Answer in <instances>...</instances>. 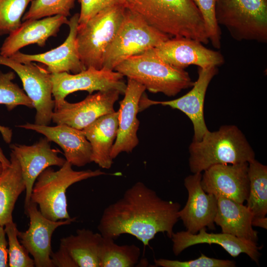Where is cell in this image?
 <instances>
[{"label":"cell","instance_id":"obj_13","mask_svg":"<svg viewBox=\"0 0 267 267\" xmlns=\"http://www.w3.org/2000/svg\"><path fill=\"white\" fill-rule=\"evenodd\" d=\"M120 94L116 90L99 91L77 103L65 100L54 107L52 121L82 130L101 116L115 112L114 104Z\"/></svg>","mask_w":267,"mask_h":267},{"label":"cell","instance_id":"obj_22","mask_svg":"<svg viewBox=\"0 0 267 267\" xmlns=\"http://www.w3.org/2000/svg\"><path fill=\"white\" fill-rule=\"evenodd\" d=\"M67 17L56 15L39 19L27 20L11 33L0 48V54L10 57L27 45L37 44L43 47L47 39L56 36L63 24H68Z\"/></svg>","mask_w":267,"mask_h":267},{"label":"cell","instance_id":"obj_16","mask_svg":"<svg viewBox=\"0 0 267 267\" xmlns=\"http://www.w3.org/2000/svg\"><path fill=\"white\" fill-rule=\"evenodd\" d=\"M202 173H194L186 177L184 185L188 192L184 207L178 212L186 231L197 233L201 229H215V219L218 208V198L206 193L202 188Z\"/></svg>","mask_w":267,"mask_h":267},{"label":"cell","instance_id":"obj_9","mask_svg":"<svg viewBox=\"0 0 267 267\" xmlns=\"http://www.w3.org/2000/svg\"><path fill=\"white\" fill-rule=\"evenodd\" d=\"M0 65L12 69L21 79L24 89L36 110L35 124L48 125L55 106L52 98L51 73L32 62L22 63L0 54Z\"/></svg>","mask_w":267,"mask_h":267},{"label":"cell","instance_id":"obj_7","mask_svg":"<svg viewBox=\"0 0 267 267\" xmlns=\"http://www.w3.org/2000/svg\"><path fill=\"white\" fill-rule=\"evenodd\" d=\"M216 15L233 39L267 43V0H216Z\"/></svg>","mask_w":267,"mask_h":267},{"label":"cell","instance_id":"obj_35","mask_svg":"<svg viewBox=\"0 0 267 267\" xmlns=\"http://www.w3.org/2000/svg\"><path fill=\"white\" fill-rule=\"evenodd\" d=\"M81 5L78 27L84 26L92 17L103 9L115 5H124V0H78Z\"/></svg>","mask_w":267,"mask_h":267},{"label":"cell","instance_id":"obj_34","mask_svg":"<svg viewBox=\"0 0 267 267\" xmlns=\"http://www.w3.org/2000/svg\"><path fill=\"white\" fill-rule=\"evenodd\" d=\"M156 267H234L235 262L228 260L211 258L201 254L197 259L180 261L165 259H155Z\"/></svg>","mask_w":267,"mask_h":267},{"label":"cell","instance_id":"obj_3","mask_svg":"<svg viewBox=\"0 0 267 267\" xmlns=\"http://www.w3.org/2000/svg\"><path fill=\"white\" fill-rule=\"evenodd\" d=\"M191 172L202 173L216 164L249 163L255 154L245 135L235 125H223L216 131H208L199 141L189 146Z\"/></svg>","mask_w":267,"mask_h":267},{"label":"cell","instance_id":"obj_1","mask_svg":"<svg viewBox=\"0 0 267 267\" xmlns=\"http://www.w3.org/2000/svg\"><path fill=\"white\" fill-rule=\"evenodd\" d=\"M180 207L178 202L162 199L138 181L104 210L97 228L102 236L114 239L131 234L145 247L159 232L171 238Z\"/></svg>","mask_w":267,"mask_h":267},{"label":"cell","instance_id":"obj_19","mask_svg":"<svg viewBox=\"0 0 267 267\" xmlns=\"http://www.w3.org/2000/svg\"><path fill=\"white\" fill-rule=\"evenodd\" d=\"M145 90L144 86L128 78L124 97L119 103L117 135L111 152L113 160L121 152H131L138 144L139 122L137 115L140 98Z\"/></svg>","mask_w":267,"mask_h":267},{"label":"cell","instance_id":"obj_20","mask_svg":"<svg viewBox=\"0 0 267 267\" xmlns=\"http://www.w3.org/2000/svg\"><path fill=\"white\" fill-rule=\"evenodd\" d=\"M17 127L36 131L57 144L63 150L66 161L72 166L81 167L92 162L91 146L82 130L66 124L52 127L27 123Z\"/></svg>","mask_w":267,"mask_h":267},{"label":"cell","instance_id":"obj_32","mask_svg":"<svg viewBox=\"0 0 267 267\" xmlns=\"http://www.w3.org/2000/svg\"><path fill=\"white\" fill-rule=\"evenodd\" d=\"M4 230L8 238V267H34L33 259L18 240V230L13 221L6 224Z\"/></svg>","mask_w":267,"mask_h":267},{"label":"cell","instance_id":"obj_17","mask_svg":"<svg viewBox=\"0 0 267 267\" xmlns=\"http://www.w3.org/2000/svg\"><path fill=\"white\" fill-rule=\"evenodd\" d=\"M79 13H75L69 20V33L64 43L55 48L42 53L29 54L16 52L11 59L22 63L38 62L45 65L51 74L72 72L77 74L85 70L77 44Z\"/></svg>","mask_w":267,"mask_h":267},{"label":"cell","instance_id":"obj_26","mask_svg":"<svg viewBox=\"0 0 267 267\" xmlns=\"http://www.w3.org/2000/svg\"><path fill=\"white\" fill-rule=\"evenodd\" d=\"M102 238L100 233L78 229L76 235L61 238L60 245L66 249L77 267H99L98 251Z\"/></svg>","mask_w":267,"mask_h":267},{"label":"cell","instance_id":"obj_38","mask_svg":"<svg viewBox=\"0 0 267 267\" xmlns=\"http://www.w3.org/2000/svg\"><path fill=\"white\" fill-rule=\"evenodd\" d=\"M252 224L253 226H258L267 229V218L265 217H254Z\"/></svg>","mask_w":267,"mask_h":267},{"label":"cell","instance_id":"obj_30","mask_svg":"<svg viewBox=\"0 0 267 267\" xmlns=\"http://www.w3.org/2000/svg\"><path fill=\"white\" fill-rule=\"evenodd\" d=\"M75 0H33L22 21L39 19L56 15L67 17L73 8Z\"/></svg>","mask_w":267,"mask_h":267},{"label":"cell","instance_id":"obj_6","mask_svg":"<svg viewBox=\"0 0 267 267\" xmlns=\"http://www.w3.org/2000/svg\"><path fill=\"white\" fill-rule=\"evenodd\" d=\"M170 38L126 8L119 29L105 52L102 68L114 70L128 58L155 48Z\"/></svg>","mask_w":267,"mask_h":267},{"label":"cell","instance_id":"obj_33","mask_svg":"<svg viewBox=\"0 0 267 267\" xmlns=\"http://www.w3.org/2000/svg\"><path fill=\"white\" fill-rule=\"evenodd\" d=\"M204 22L209 40L213 46L221 47V31L216 18V0H193Z\"/></svg>","mask_w":267,"mask_h":267},{"label":"cell","instance_id":"obj_11","mask_svg":"<svg viewBox=\"0 0 267 267\" xmlns=\"http://www.w3.org/2000/svg\"><path fill=\"white\" fill-rule=\"evenodd\" d=\"M216 66L207 68L198 67V77L192 89L184 95L175 99L168 101H155L149 99L144 93L139 103V110L141 111L150 106L161 104L169 106L173 109L183 112L191 120L194 130L193 141L200 140L209 131L204 117V103L208 86L218 73Z\"/></svg>","mask_w":267,"mask_h":267},{"label":"cell","instance_id":"obj_12","mask_svg":"<svg viewBox=\"0 0 267 267\" xmlns=\"http://www.w3.org/2000/svg\"><path fill=\"white\" fill-rule=\"evenodd\" d=\"M25 213L30 223L25 231L18 230L20 243L33 257L35 267H53L51 259L52 235L57 228L71 224L76 218L51 221L44 217L38 209L37 204L31 201L25 209Z\"/></svg>","mask_w":267,"mask_h":267},{"label":"cell","instance_id":"obj_15","mask_svg":"<svg viewBox=\"0 0 267 267\" xmlns=\"http://www.w3.org/2000/svg\"><path fill=\"white\" fill-rule=\"evenodd\" d=\"M248 163L216 164L202 174L201 185L207 193L239 203L246 201L249 191Z\"/></svg>","mask_w":267,"mask_h":267},{"label":"cell","instance_id":"obj_2","mask_svg":"<svg viewBox=\"0 0 267 267\" xmlns=\"http://www.w3.org/2000/svg\"><path fill=\"white\" fill-rule=\"evenodd\" d=\"M125 7L171 38H186L207 44L202 17L193 0H124Z\"/></svg>","mask_w":267,"mask_h":267},{"label":"cell","instance_id":"obj_39","mask_svg":"<svg viewBox=\"0 0 267 267\" xmlns=\"http://www.w3.org/2000/svg\"><path fill=\"white\" fill-rule=\"evenodd\" d=\"M0 161L1 162L4 168L8 167L10 164V160H8L4 155L2 150L0 147Z\"/></svg>","mask_w":267,"mask_h":267},{"label":"cell","instance_id":"obj_27","mask_svg":"<svg viewBox=\"0 0 267 267\" xmlns=\"http://www.w3.org/2000/svg\"><path fill=\"white\" fill-rule=\"evenodd\" d=\"M249 191L246 206L254 217L267 214V166L255 159L248 163Z\"/></svg>","mask_w":267,"mask_h":267},{"label":"cell","instance_id":"obj_29","mask_svg":"<svg viewBox=\"0 0 267 267\" xmlns=\"http://www.w3.org/2000/svg\"><path fill=\"white\" fill-rule=\"evenodd\" d=\"M15 77V74L12 71H0V104L4 105L8 111L19 105L34 108L32 100L18 85L12 82ZM0 133L4 141L9 143L12 139V130L0 125Z\"/></svg>","mask_w":267,"mask_h":267},{"label":"cell","instance_id":"obj_25","mask_svg":"<svg viewBox=\"0 0 267 267\" xmlns=\"http://www.w3.org/2000/svg\"><path fill=\"white\" fill-rule=\"evenodd\" d=\"M10 164L0 177V225L13 221L12 213L19 195L25 190V184L20 163L10 153Z\"/></svg>","mask_w":267,"mask_h":267},{"label":"cell","instance_id":"obj_24","mask_svg":"<svg viewBox=\"0 0 267 267\" xmlns=\"http://www.w3.org/2000/svg\"><path fill=\"white\" fill-rule=\"evenodd\" d=\"M253 217L252 212L242 203L223 197H218L215 223L221 227L222 232L257 243L258 232L253 228Z\"/></svg>","mask_w":267,"mask_h":267},{"label":"cell","instance_id":"obj_18","mask_svg":"<svg viewBox=\"0 0 267 267\" xmlns=\"http://www.w3.org/2000/svg\"><path fill=\"white\" fill-rule=\"evenodd\" d=\"M50 142L45 137L31 145L13 144L9 146L20 163L25 184V209L30 202L33 187L41 173L51 166L61 167L66 162L58 156V150L51 147Z\"/></svg>","mask_w":267,"mask_h":267},{"label":"cell","instance_id":"obj_40","mask_svg":"<svg viewBox=\"0 0 267 267\" xmlns=\"http://www.w3.org/2000/svg\"><path fill=\"white\" fill-rule=\"evenodd\" d=\"M4 169L5 168H4L3 165L2 164L1 162L0 161V177L1 176Z\"/></svg>","mask_w":267,"mask_h":267},{"label":"cell","instance_id":"obj_8","mask_svg":"<svg viewBox=\"0 0 267 267\" xmlns=\"http://www.w3.org/2000/svg\"><path fill=\"white\" fill-rule=\"evenodd\" d=\"M126 7L119 4L107 7L78 27L76 36L80 57L85 69L102 68L105 52L115 38Z\"/></svg>","mask_w":267,"mask_h":267},{"label":"cell","instance_id":"obj_14","mask_svg":"<svg viewBox=\"0 0 267 267\" xmlns=\"http://www.w3.org/2000/svg\"><path fill=\"white\" fill-rule=\"evenodd\" d=\"M155 54L168 64L181 69L194 65L200 68L222 65L223 55L208 49L201 42L186 38H171L153 48Z\"/></svg>","mask_w":267,"mask_h":267},{"label":"cell","instance_id":"obj_21","mask_svg":"<svg viewBox=\"0 0 267 267\" xmlns=\"http://www.w3.org/2000/svg\"><path fill=\"white\" fill-rule=\"evenodd\" d=\"M171 238L173 242V252L176 256H178L185 249L193 245L204 243L216 244L222 247L233 257L244 253L257 264L259 263L261 248L257 246V243L231 234L223 232L208 233L206 228H203L195 234L186 230L174 232Z\"/></svg>","mask_w":267,"mask_h":267},{"label":"cell","instance_id":"obj_23","mask_svg":"<svg viewBox=\"0 0 267 267\" xmlns=\"http://www.w3.org/2000/svg\"><path fill=\"white\" fill-rule=\"evenodd\" d=\"M119 112L101 116L82 130L92 148V162L100 167L110 169L113 164L111 152L118 129Z\"/></svg>","mask_w":267,"mask_h":267},{"label":"cell","instance_id":"obj_4","mask_svg":"<svg viewBox=\"0 0 267 267\" xmlns=\"http://www.w3.org/2000/svg\"><path fill=\"white\" fill-rule=\"evenodd\" d=\"M114 70L138 82L151 92H161L168 96L176 95L194 83L188 72L163 61L153 48L128 58Z\"/></svg>","mask_w":267,"mask_h":267},{"label":"cell","instance_id":"obj_37","mask_svg":"<svg viewBox=\"0 0 267 267\" xmlns=\"http://www.w3.org/2000/svg\"><path fill=\"white\" fill-rule=\"evenodd\" d=\"M8 241L4 226L0 225V267H8Z\"/></svg>","mask_w":267,"mask_h":267},{"label":"cell","instance_id":"obj_36","mask_svg":"<svg viewBox=\"0 0 267 267\" xmlns=\"http://www.w3.org/2000/svg\"><path fill=\"white\" fill-rule=\"evenodd\" d=\"M51 259L53 267H77L66 249L60 245L56 252H52Z\"/></svg>","mask_w":267,"mask_h":267},{"label":"cell","instance_id":"obj_5","mask_svg":"<svg viewBox=\"0 0 267 267\" xmlns=\"http://www.w3.org/2000/svg\"><path fill=\"white\" fill-rule=\"evenodd\" d=\"M107 175L99 169L75 171L66 161L57 171L48 167L37 178L31 195L46 218L58 221L70 219L67 211L66 191L72 184L89 178Z\"/></svg>","mask_w":267,"mask_h":267},{"label":"cell","instance_id":"obj_10","mask_svg":"<svg viewBox=\"0 0 267 267\" xmlns=\"http://www.w3.org/2000/svg\"><path fill=\"white\" fill-rule=\"evenodd\" d=\"M118 72L89 67L74 74L68 72L51 74L54 107L65 100L66 97L77 91L85 90L89 94L95 91L116 90L124 94L127 84Z\"/></svg>","mask_w":267,"mask_h":267},{"label":"cell","instance_id":"obj_28","mask_svg":"<svg viewBox=\"0 0 267 267\" xmlns=\"http://www.w3.org/2000/svg\"><path fill=\"white\" fill-rule=\"evenodd\" d=\"M140 255V248L135 245H118L114 239L102 236L98 251L99 267H134Z\"/></svg>","mask_w":267,"mask_h":267},{"label":"cell","instance_id":"obj_31","mask_svg":"<svg viewBox=\"0 0 267 267\" xmlns=\"http://www.w3.org/2000/svg\"><path fill=\"white\" fill-rule=\"evenodd\" d=\"M33 0H0V36L9 35L21 25L22 17Z\"/></svg>","mask_w":267,"mask_h":267}]
</instances>
